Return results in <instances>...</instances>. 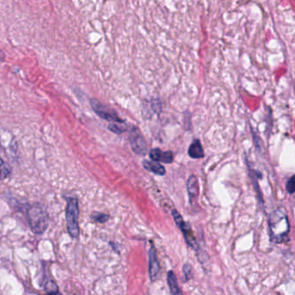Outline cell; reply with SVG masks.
I'll list each match as a JSON object with an SVG mask.
<instances>
[{
  "label": "cell",
  "instance_id": "5",
  "mask_svg": "<svg viewBox=\"0 0 295 295\" xmlns=\"http://www.w3.org/2000/svg\"><path fill=\"white\" fill-rule=\"evenodd\" d=\"M129 141L132 151L140 156H144L147 151V144L143 136L137 127H132L130 131Z\"/></svg>",
  "mask_w": 295,
  "mask_h": 295
},
{
  "label": "cell",
  "instance_id": "13",
  "mask_svg": "<svg viewBox=\"0 0 295 295\" xmlns=\"http://www.w3.org/2000/svg\"><path fill=\"white\" fill-rule=\"evenodd\" d=\"M91 218L94 219V221L98 222V223H105L108 221L109 216L106 215L104 213H94L92 214Z\"/></svg>",
  "mask_w": 295,
  "mask_h": 295
},
{
  "label": "cell",
  "instance_id": "10",
  "mask_svg": "<svg viewBox=\"0 0 295 295\" xmlns=\"http://www.w3.org/2000/svg\"><path fill=\"white\" fill-rule=\"evenodd\" d=\"M189 156L193 159H200L204 157V150L202 147L201 142L199 140H195L190 145L189 151H188Z\"/></svg>",
  "mask_w": 295,
  "mask_h": 295
},
{
  "label": "cell",
  "instance_id": "2",
  "mask_svg": "<svg viewBox=\"0 0 295 295\" xmlns=\"http://www.w3.org/2000/svg\"><path fill=\"white\" fill-rule=\"evenodd\" d=\"M27 218L31 229L36 234H42L47 229L49 218L46 210L41 205H31L28 209Z\"/></svg>",
  "mask_w": 295,
  "mask_h": 295
},
{
  "label": "cell",
  "instance_id": "18",
  "mask_svg": "<svg viewBox=\"0 0 295 295\" xmlns=\"http://www.w3.org/2000/svg\"><path fill=\"white\" fill-rule=\"evenodd\" d=\"M1 60H1V55H0V62H1Z\"/></svg>",
  "mask_w": 295,
  "mask_h": 295
},
{
  "label": "cell",
  "instance_id": "14",
  "mask_svg": "<svg viewBox=\"0 0 295 295\" xmlns=\"http://www.w3.org/2000/svg\"><path fill=\"white\" fill-rule=\"evenodd\" d=\"M173 161V154L171 151H166L163 152V156L161 158V161L165 163H171Z\"/></svg>",
  "mask_w": 295,
  "mask_h": 295
},
{
  "label": "cell",
  "instance_id": "8",
  "mask_svg": "<svg viewBox=\"0 0 295 295\" xmlns=\"http://www.w3.org/2000/svg\"><path fill=\"white\" fill-rule=\"evenodd\" d=\"M199 180L196 175H191L187 181V191L190 200L196 199L199 196Z\"/></svg>",
  "mask_w": 295,
  "mask_h": 295
},
{
  "label": "cell",
  "instance_id": "12",
  "mask_svg": "<svg viewBox=\"0 0 295 295\" xmlns=\"http://www.w3.org/2000/svg\"><path fill=\"white\" fill-rule=\"evenodd\" d=\"M163 156V151H160V149H153L150 151V158L153 161H161V158Z\"/></svg>",
  "mask_w": 295,
  "mask_h": 295
},
{
  "label": "cell",
  "instance_id": "16",
  "mask_svg": "<svg viewBox=\"0 0 295 295\" xmlns=\"http://www.w3.org/2000/svg\"><path fill=\"white\" fill-rule=\"evenodd\" d=\"M287 190L290 194L294 193V176H292L287 181Z\"/></svg>",
  "mask_w": 295,
  "mask_h": 295
},
{
  "label": "cell",
  "instance_id": "7",
  "mask_svg": "<svg viewBox=\"0 0 295 295\" xmlns=\"http://www.w3.org/2000/svg\"><path fill=\"white\" fill-rule=\"evenodd\" d=\"M149 276L152 282H154L157 279L159 273H160V262L158 260L157 251L155 249L154 245H152L150 248L149 253Z\"/></svg>",
  "mask_w": 295,
  "mask_h": 295
},
{
  "label": "cell",
  "instance_id": "15",
  "mask_svg": "<svg viewBox=\"0 0 295 295\" xmlns=\"http://www.w3.org/2000/svg\"><path fill=\"white\" fill-rule=\"evenodd\" d=\"M108 129L116 134H122V132L127 131V129L122 128L121 126L117 125V124H110L108 126Z\"/></svg>",
  "mask_w": 295,
  "mask_h": 295
},
{
  "label": "cell",
  "instance_id": "11",
  "mask_svg": "<svg viewBox=\"0 0 295 295\" xmlns=\"http://www.w3.org/2000/svg\"><path fill=\"white\" fill-rule=\"evenodd\" d=\"M167 282H168L171 295H183L182 291L178 284V280L173 271H169L167 273Z\"/></svg>",
  "mask_w": 295,
  "mask_h": 295
},
{
  "label": "cell",
  "instance_id": "3",
  "mask_svg": "<svg viewBox=\"0 0 295 295\" xmlns=\"http://www.w3.org/2000/svg\"><path fill=\"white\" fill-rule=\"evenodd\" d=\"M79 207L76 198H69L66 208L67 229L69 235L73 238H77L80 234V228L78 223Z\"/></svg>",
  "mask_w": 295,
  "mask_h": 295
},
{
  "label": "cell",
  "instance_id": "1",
  "mask_svg": "<svg viewBox=\"0 0 295 295\" xmlns=\"http://www.w3.org/2000/svg\"><path fill=\"white\" fill-rule=\"evenodd\" d=\"M271 240L273 243H284L288 239L290 225L287 213L284 209L279 208L271 213L268 218Z\"/></svg>",
  "mask_w": 295,
  "mask_h": 295
},
{
  "label": "cell",
  "instance_id": "9",
  "mask_svg": "<svg viewBox=\"0 0 295 295\" xmlns=\"http://www.w3.org/2000/svg\"><path fill=\"white\" fill-rule=\"evenodd\" d=\"M143 167L146 168L147 171L153 173L155 175H164L166 174V170L165 167L159 163L158 161H143Z\"/></svg>",
  "mask_w": 295,
  "mask_h": 295
},
{
  "label": "cell",
  "instance_id": "6",
  "mask_svg": "<svg viewBox=\"0 0 295 295\" xmlns=\"http://www.w3.org/2000/svg\"><path fill=\"white\" fill-rule=\"evenodd\" d=\"M90 104L94 112L99 116L100 118H103L105 120L111 121V122H117V123H121L124 122L122 118H119V116L116 114L115 112H113L108 107H104L95 99H91Z\"/></svg>",
  "mask_w": 295,
  "mask_h": 295
},
{
  "label": "cell",
  "instance_id": "17",
  "mask_svg": "<svg viewBox=\"0 0 295 295\" xmlns=\"http://www.w3.org/2000/svg\"><path fill=\"white\" fill-rule=\"evenodd\" d=\"M4 161L2 159L0 158V176H1V170H2V167H3Z\"/></svg>",
  "mask_w": 295,
  "mask_h": 295
},
{
  "label": "cell",
  "instance_id": "4",
  "mask_svg": "<svg viewBox=\"0 0 295 295\" xmlns=\"http://www.w3.org/2000/svg\"><path fill=\"white\" fill-rule=\"evenodd\" d=\"M171 214H172L174 220L176 222V225L179 226L180 230L182 231L184 238H185L188 245L190 246V248H192V249H198V246L199 245H198L196 238L194 236L193 231H192V229H191L190 224L183 219L182 216L180 215V213L178 210H172Z\"/></svg>",
  "mask_w": 295,
  "mask_h": 295
}]
</instances>
